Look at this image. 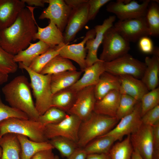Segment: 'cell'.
Segmentation results:
<instances>
[{"mask_svg": "<svg viewBox=\"0 0 159 159\" xmlns=\"http://www.w3.org/2000/svg\"><path fill=\"white\" fill-rule=\"evenodd\" d=\"M27 6L20 13L10 26L0 31V44L9 53L15 55L27 48L37 31L34 10Z\"/></svg>", "mask_w": 159, "mask_h": 159, "instance_id": "1", "label": "cell"}, {"mask_svg": "<svg viewBox=\"0 0 159 159\" xmlns=\"http://www.w3.org/2000/svg\"><path fill=\"white\" fill-rule=\"evenodd\" d=\"M30 84L24 75L16 77L2 88L10 106L25 113L29 119L37 121L39 116L32 98Z\"/></svg>", "mask_w": 159, "mask_h": 159, "instance_id": "2", "label": "cell"}, {"mask_svg": "<svg viewBox=\"0 0 159 159\" xmlns=\"http://www.w3.org/2000/svg\"><path fill=\"white\" fill-rule=\"evenodd\" d=\"M118 121L116 117L93 112L89 117L81 122L78 132V147L83 148L94 139L106 134L114 127Z\"/></svg>", "mask_w": 159, "mask_h": 159, "instance_id": "3", "label": "cell"}, {"mask_svg": "<svg viewBox=\"0 0 159 159\" xmlns=\"http://www.w3.org/2000/svg\"><path fill=\"white\" fill-rule=\"evenodd\" d=\"M44 127L39 122L28 119L8 118L0 122V138L7 133L25 136L37 142L48 141L44 133Z\"/></svg>", "mask_w": 159, "mask_h": 159, "instance_id": "4", "label": "cell"}, {"mask_svg": "<svg viewBox=\"0 0 159 159\" xmlns=\"http://www.w3.org/2000/svg\"><path fill=\"white\" fill-rule=\"evenodd\" d=\"M19 67L25 69L30 80V85L35 100V105L39 115L52 107L53 96L50 86V75L36 72L21 63Z\"/></svg>", "mask_w": 159, "mask_h": 159, "instance_id": "5", "label": "cell"}, {"mask_svg": "<svg viewBox=\"0 0 159 159\" xmlns=\"http://www.w3.org/2000/svg\"><path fill=\"white\" fill-rule=\"evenodd\" d=\"M102 52L99 59L109 62L128 53L130 42L125 39L113 26L105 32L102 43Z\"/></svg>", "mask_w": 159, "mask_h": 159, "instance_id": "6", "label": "cell"}, {"mask_svg": "<svg viewBox=\"0 0 159 159\" xmlns=\"http://www.w3.org/2000/svg\"><path fill=\"white\" fill-rule=\"evenodd\" d=\"M103 63L105 71L117 76L130 75L139 79H141L146 67L145 62L128 53Z\"/></svg>", "mask_w": 159, "mask_h": 159, "instance_id": "7", "label": "cell"}, {"mask_svg": "<svg viewBox=\"0 0 159 159\" xmlns=\"http://www.w3.org/2000/svg\"><path fill=\"white\" fill-rule=\"evenodd\" d=\"M151 0H144L139 3L130 0L110 1L106 6L107 11L113 14L120 21L145 17Z\"/></svg>", "mask_w": 159, "mask_h": 159, "instance_id": "8", "label": "cell"}, {"mask_svg": "<svg viewBox=\"0 0 159 159\" xmlns=\"http://www.w3.org/2000/svg\"><path fill=\"white\" fill-rule=\"evenodd\" d=\"M81 122L76 116L67 114L66 117L59 122L46 126L44 128L45 136L48 140L56 137H64L77 144Z\"/></svg>", "mask_w": 159, "mask_h": 159, "instance_id": "9", "label": "cell"}, {"mask_svg": "<svg viewBox=\"0 0 159 159\" xmlns=\"http://www.w3.org/2000/svg\"><path fill=\"white\" fill-rule=\"evenodd\" d=\"M113 26L130 43L136 42L143 37L150 35L145 17L123 21L118 20Z\"/></svg>", "mask_w": 159, "mask_h": 159, "instance_id": "10", "label": "cell"}, {"mask_svg": "<svg viewBox=\"0 0 159 159\" xmlns=\"http://www.w3.org/2000/svg\"><path fill=\"white\" fill-rule=\"evenodd\" d=\"M95 35L94 29H92L87 32L83 39L79 43L69 45L63 43L55 47L59 51V55L76 62L83 72L87 68L85 59L87 50L85 45L88 39L94 38Z\"/></svg>", "mask_w": 159, "mask_h": 159, "instance_id": "11", "label": "cell"}, {"mask_svg": "<svg viewBox=\"0 0 159 159\" xmlns=\"http://www.w3.org/2000/svg\"><path fill=\"white\" fill-rule=\"evenodd\" d=\"M48 6L42 12L39 19H48L62 33L64 32L72 8L63 0H48Z\"/></svg>", "mask_w": 159, "mask_h": 159, "instance_id": "12", "label": "cell"}, {"mask_svg": "<svg viewBox=\"0 0 159 159\" xmlns=\"http://www.w3.org/2000/svg\"><path fill=\"white\" fill-rule=\"evenodd\" d=\"M120 120L115 127L103 135L111 136L116 140H120L124 136L136 132L142 124L140 102L137 103L132 112Z\"/></svg>", "mask_w": 159, "mask_h": 159, "instance_id": "13", "label": "cell"}, {"mask_svg": "<svg viewBox=\"0 0 159 159\" xmlns=\"http://www.w3.org/2000/svg\"><path fill=\"white\" fill-rule=\"evenodd\" d=\"M94 87L88 86L77 92L75 101L67 113L76 116L82 121L89 117L94 112L96 101Z\"/></svg>", "mask_w": 159, "mask_h": 159, "instance_id": "14", "label": "cell"}, {"mask_svg": "<svg viewBox=\"0 0 159 159\" xmlns=\"http://www.w3.org/2000/svg\"><path fill=\"white\" fill-rule=\"evenodd\" d=\"M88 9L87 1L77 8L72 9L63 33L64 43L65 44H68L73 41L77 34L89 21Z\"/></svg>", "mask_w": 159, "mask_h": 159, "instance_id": "15", "label": "cell"}, {"mask_svg": "<svg viewBox=\"0 0 159 159\" xmlns=\"http://www.w3.org/2000/svg\"><path fill=\"white\" fill-rule=\"evenodd\" d=\"M133 150H137L144 159H153V154L152 126L142 124L130 135Z\"/></svg>", "mask_w": 159, "mask_h": 159, "instance_id": "16", "label": "cell"}, {"mask_svg": "<svg viewBox=\"0 0 159 159\" xmlns=\"http://www.w3.org/2000/svg\"><path fill=\"white\" fill-rule=\"evenodd\" d=\"M116 17L110 16L105 19L101 24L96 25L94 27L96 35L95 37L88 39L85 43V48L87 50L85 61L87 67L101 60L97 56L98 49L102 43L104 34L106 31L113 26Z\"/></svg>", "mask_w": 159, "mask_h": 159, "instance_id": "17", "label": "cell"}, {"mask_svg": "<svg viewBox=\"0 0 159 159\" xmlns=\"http://www.w3.org/2000/svg\"><path fill=\"white\" fill-rule=\"evenodd\" d=\"M25 6L22 0H0V31L11 26Z\"/></svg>", "mask_w": 159, "mask_h": 159, "instance_id": "18", "label": "cell"}, {"mask_svg": "<svg viewBox=\"0 0 159 159\" xmlns=\"http://www.w3.org/2000/svg\"><path fill=\"white\" fill-rule=\"evenodd\" d=\"M119 76L120 82L119 91L121 94L128 95L140 102L143 95L149 91L141 79L128 75Z\"/></svg>", "mask_w": 159, "mask_h": 159, "instance_id": "19", "label": "cell"}, {"mask_svg": "<svg viewBox=\"0 0 159 159\" xmlns=\"http://www.w3.org/2000/svg\"><path fill=\"white\" fill-rule=\"evenodd\" d=\"M104 62L100 61L87 67L81 78L71 87V88L76 92L91 86H95L98 82L102 74L105 71Z\"/></svg>", "mask_w": 159, "mask_h": 159, "instance_id": "20", "label": "cell"}, {"mask_svg": "<svg viewBox=\"0 0 159 159\" xmlns=\"http://www.w3.org/2000/svg\"><path fill=\"white\" fill-rule=\"evenodd\" d=\"M121 95L119 90L110 91L101 99L96 100L94 112L110 117H116Z\"/></svg>", "mask_w": 159, "mask_h": 159, "instance_id": "21", "label": "cell"}, {"mask_svg": "<svg viewBox=\"0 0 159 159\" xmlns=\"http://www.w3.org/2000/svg\"><path fill=\"white\" fill-rule=\"evenodd\" d=\"M37 31L35 34L33 41L39 40L49 45L51 47L64 43L63 33L52 21L44 28L39 27L37 24Z\"/></svg>", "mask_w": 159, "mask_h": 159, "instance_id": "22", "label": "cell"}, {"mask_svg": "<svg viewBox=\"0 0 159 159\" xmlns=\"http://www.w3.org/2000/svg\"><path fill=\"white\" fill-rule=\"evenodd\" d=\"M81 71H67L50 75V86L53 94L71 87L80 78Z\"/></svg>", "mask_w": 159, "mask_h": 159, "instance_id": "23", "label": "cell"}, {"mask_svg": "<svg viewBox=\"0 0 159 159\" xmlns=\"http://www.w3.org/2000/svg\"><path fill=\"white\" fill-rule=\"evenodd\" d=\"M120 85L119 76L104 71L100 75L98 82L94 87V93L96 100L101 99L112 91L119 90Z\"/></svg>", "mask_w": 159, "mask_h": 159, "instance_id": "24", "label": "cell"}, {"mask_svg": "<svg viewBox=\"0 0 159 159\" xmlns=\"http://www.w3.org/2000/svg\"><path fill=\"white\" fill-rule=\"evenodd\" d=\"M144 62L146 67L141 80L149 91L157 87L159 84V56L146 57Z\"/></svg>", "mask_w": 159, "mask_h": 159, "instance_id": "25", "label": "cell"}, {"mask_svg": "<svg viewBox=\"0 0 159 159\" xmlns=\"http://www.w3.org/2000/svg\"><path fill=\"white\" fill-rule=\"evenodd\" d=\"M50 48L49 45L41 41L31 43L27 48L14 56V60L17 63L20 62L28 67L35 58Z\"/></svg>", "mask_w": 159, "mask_h": 159, "instance_id": "26", "label": "cell"}, {"mask_svg": "<svg viewBox=\"0 0 159 159\" xmlns=\"http://www.w3.org/2000/svg\"><path fill=\"white\" fill-rule=\"evenodd\" d=\"M17 135L21 147L20 159H31L34 155L40 151L54 148L49 141L37 142L31 140L23 135Z\"/></svg>", "mask_w": 159, "mask_h": 159, "instance_id": "27", "label": "cell"}, {"mask_svg": "<svg viewBox=\"0 0 159 159\" xmlns=\"http://www.w3.org/2000/svg\"><path fill=\"white\" fill-rule=\"evenodd\" d=\"M2 149L1 159H20L21 147L17 135L7 133L0 138Z\"/></svg>", "mask_w": 159, "mask_h": 159, "instance_id": "28", "label": "cell"}, {"mask_svg": "<svg viewBox=\"0 0 159 159\" xmlns=\"http://www.w3.org/2000/svg\"><path fill=\"white\" fill-rule=\"evenodd\" d=\"M77 93L70 87L57 92L53 95L52 107H57L67 113L75 101Z\"/></svg>", "mask_w": 159, "mask_h": 159, "instance_id": "29", "label": "cell"}, {"mask_svg": "<svg viewBox=\"0 0 159 159\" xmlns=\"http://www.w3.org/2000/svg\"><path fill=\"white\" fill-rule=\"evenodd\" d=\"M76 70V67L69 59L59 54L52 59L44 66L40 73L51 75L66 71Z\"/></svg>", "mask_w": 159, "mask_h": 159, "instance_id": "30", "label": "cell"}, {"mask_svg": "<svg viewBox=\"0 0 159 159\" xmlns=\"http://www.w3.org/2000/svg\"><path fill=\"white\" fill-rule=\"evenodd\" d=\"M116 141L115 139L112 137L102 135L94 139L83 148L87 155L107 153Z\"/></svg>", "mask_w": 159, "mask_h": 159, "instance_id": "31", "label": "cell"}, {"mask_svg": "<svg viewBox=\"0 0 159 159\" xmlns=\"http://www.w3.org/2000/svg\"><path fill=\"white\" fill-rule=\"evenodd\" d=\"M133 150L129 135L111 147L109 152L110 159H130Z\"/></svg>", "mask_w": 159, "mask_h": 159, "instance_id": "32", "label": "cell"}, {"mask_svg": "<svg viewBox=\"0 0 159 159\" xmlns=\"http://www.w3.org/2000/svg\"><path fill=\"white\" fill-rule=\"evenodd\" d=\"M159 1H151L145 17L148 26L150 35L157 37L159 35Z\"/></svg>", "mask_w": 159, "mask_h": 159, "instance_id": "33", "label": "cell"}, {"mask_svg": "<svg viewBox=\"0 0 159 159\" xmlns=\"http://www.w3.org/2000/svg\"><path fill=\"white\" fill-rule=\"evenodd\" d=\"M49 142L57 150L61 155L68 158L78 147L76 143L65 138L58 136L49 140Z\"/></svg>", "mask_w": 159, "mask_h": 159, "instance_id": "34", "label": "cell"}, {"mask_svg": "<svg viewBox=\"0 0 159 159\" xmlns=\"http://www.w3.org/2000/svg\"><path fill=\"white\" fill-rule=\"evenodd\" d=\"M67 113L57 107H51L39 115L37 121L44 127L47 125L58 123L63 120Z\"/></svg>", "mask_w": 159, "mask_h": 159, "instance_id": "35", "label": "cell"}, {"mask_svg": "<svg viewBox=\"0 0 159 159\" xmlns=\"http://www.w3.org/2000/svg\"><path fill=\"white\" fill-rule=\"evenodd\" d=\"M59 54V51L55 47H51L46 52L35 58L28 67L33 71L40 73L44 66Z\"/></svg>", "mask_w": 159, "mask_h": 159, "instance_id": "36", "label": "cell"}, {"mask_svg": "<svg viewBox=\"0 0 159 159\" xmlns=\"http://www.w3.org/2000/svg\"><path fill=\"white\" fill-rule=\"evenodd\" d=\"M139 102L130 96L122 94L116 117L119 120L132 112Z\"/></svg>", "mask_w": 159, "mask_h": 159, "instance_id": "37", "label": "cell"}, {"mask_svg": "<svg viewBox=\"0 0 159 159\" xmlns=\"http://www.w3.org/2000/svg\"><path fill=\"white\" fill-rule=\"evenodd\" d=\"M141 116L147 112L159 105V88L157 87L149 91L143 95L140 101Z\"/></svg>", "mask_w": 159, "mask_h": 159, "instance_id": "38", "label": "cell"}, {"mask_svg": "<svg viewBox=\"0 0 159 159\" xmlns=\"http://www.w3.org/2000/svg\"><path fill=\"white\" fill-rule=\"evenodd\" d=\"M13 55L5 51L0 44V72L8 74L16 72L18 66Z\"/></svg>", "mask_w": 159, "mask_h": 159, "instance_id": "39", "label": "cell"}, {"mask_svg": "<svg viewBox=\"0 0 159 159\" xmlns=\"http://www.w3.org/2000/svg\"><path fill=\"white\" fill-rule=\"evenodd\" d=\"M16 118L21 119H29L28 116L21 111L4 104L0 100V122L5 119Z\"/></svg>", "mask_w": 159, "mask_h": 159, "instance_id": "40", "label": "cell"}, {"mask_svg": "<svg viewBox=\"0 0 159 159\" xmlns=\"http://www.w3.org/2000/svg\"><path fill=\"white\" fill-rule=\"evenodd\" d=\"M138 41L139 48L142 52L159 56V49L154 46L152 41L148 36L143 37Z\"/></svg>", "mask_w": 159, "mask_h": 159, "instance_id": "41", "label": "cell"}, {"mask_svg": "<svg viewBox=\"0 0 159 159\" xmlns=\"http://www.w3.org/2000/svg\"><path fill=\"white\" fill-rule=\"evenodd\" d=\"M142 124L153 126L159 122V105L147 112L141 117Z\"/></svg>", "mask_w": 159, "mask_h": 159, "instance_id": "42", "label": "cell"}, {"mask_svg": "<svg viewBox=\"0 0 159 159\" xmlns=\"http://www.w3.org/2000/svg\"><path fill=\"white\" fill-rule=\"evenodd\" d=\"M110 1V0H88V21L94 19L101 8Z\"/></svg>", "mask_w": 159, "mask_h": 159, "instance_id": "43", "label": "cell"}, {"mask_svg": "<svg viewBox=\"0 0 159 159\" xmlns=\"http://www.w3.org/2000/svg\"><path fill=\"white\" fill-rule=\"evenodd\" d=\"M153 129V159H159V122L152 126Z\"/></svg>", "mask_w": 159, "mask_h": 159, "instance_id": "44", "label": "cell"}, {"mask_svg": "<svg viewBox=\"0 0 159 159\" xmlns=\"http://www.w3.org/2000/svg\"><path fill=\"white\" fill-rule=\"evenodd\" d=\"M55 155L52 149L40 151L34 155L31 159H54Z\"/></svg>", "mask_w": 159, "mask_h": 159, "instance_id": "45", "label": "cell"}, {"mask_svg": "<svg viewBox=\"0 0 159 159\" xmlns=\"http://www.w3.org/2000/svg\"><path fill=\"white\" fill-rule=\"evenodd\" d=\"M87 155L83 148L78 147L67 159H86Z\"/></svg>", "mask_w": 159, "mask_h": 159, "instance_id": "46", "label": "cell"}, {"mask_svg": "<svg viewBox=\"0 0 159 159\" xmlns=\"http://www.w3.org/2000/svg\"><path fill=\"white\" fill-rule=\"evenodd\" d=\"M29 6L44 7L45 4L48 3V0H22Z\"/></svg>", "mask_w": 159, "mask_h": 159, "instance_id": "47", "label": "cell"}, {"mask_svg": "<svg viewBox=\"0 0 159 159\" xmlns=\"http://www.w3.org/2000/svg\"><path fill=\"white\" fill-rule=\"evenodd\" d=\"M86 159H110L107 153H92L87 155Z\"/></svg>", "mask_w": 159, "mask_h": 159, "instance_id": "48", "label": "cell"}, {"mask_svg": "<svg viewBox=\"0 0 159 159\" xmlns=\"http://www.w3.org/2000/svg\"><path fill=\"white\" fill-rule=\"evenodd\" d=\"M65 3L72 9L77 8L87 1V0H65Z\"/></svg>", "mask_w": 159, "mask_h": 159, "instance_id": "49", "label": "cell"}, {"mask_svg": "<svg viewBox=\"0 0 159 159\" xmlns=\"http://www.w3.org/2000/svg\"><path fill=\"white\" fill-rule=\"evenodd\" d=\"M8 77V74L0 72V85L6 82Z\"/></svg>", "mask_w": 159, "mask_h": 159, "instance_id": "50", "label": "cell"}, {"mask_svg": "<svg viewBox=\"0 0 159 159\" xmlns=\"http://www.w3.org/2000/svg\"><path fill=\"white\" fill-rule=\"evenodd\" d=\"M130 159H144L137 150H133Z\"/></svg>", "mask_w": 159, "mask_h": 159, "instance_id": "51", "label": "cell"}, {"mask_svg": "<svg viewBox=\"0 0 159 159\" xmlns=\"http://www.w3.org/2000/svg\"><path fill=\"white\" fill-rule=\"evenodd\" d=\"M2 149L1 147H0V159H1V155H2Z\"/></svg>", "mask_w": 159, "mask_h": 159, "instance_id": "52", "label": "cell"}, {"mask_svg": "<svg viewBox=\"0 0 159 159\" xmlns=\"http://www.w3.org/2000/svg\"><path fill=\"white\" fill-rule=\"evenodd\" d=\"M54 159H59V158L58 155H55Z\"/></svg>", "mask_w": 159, "mask_h": 159, "instance_id": "53", "label": "cell"}, {"mask_svg": "<svg viewBox=\"0 0 159 159\" xmlns=\"http://www.w3.org/2000/svg\"><path fill=\"white\" fill-rule=\"evenodd\" d=\"M1 95H0V100H1Z\"/></svg>", "mask_w": 159, "mask_h": 159, "instance_id": "54", "label": "cell"}]
</instances>
